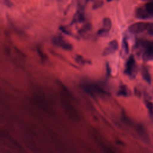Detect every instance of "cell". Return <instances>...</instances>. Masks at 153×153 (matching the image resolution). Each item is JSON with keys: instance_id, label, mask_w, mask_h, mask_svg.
Masks as SVG:
<instances>
[{"instance_id": "4fadbf2b", "label": "cell", "mask_w": 153, "mask_h": 153, "mask_svg": "<svg viewBox=\"0 0 153 153\" xmlns=\"http://www.w3.org/2000/svg\"><path fill=\"white\" fill-rule=\"evenodd\" d=\"M60 30L63 32L66 35H71V32L65 26H61L60 27H59Z\"/></svg>"}, {"instance_id": "9c48e42d", "label": "cell", "mask_w": 153, "mask_h": 153, "mask_svg": "<svg viewBox=\"0 0 153 153\" xmlns=\"http://www.w3.org/2000/svg\"><path fill=\"white\" fill-rule=\"evenodd\" d=\"M103 28L109 30L112 26L111 19L109 18H105L103 20Z\"/></svg>"}, {"instance_id": "8992f818", "label": "cell", "mask_w": 153, "mask_h": 153, "mask_svg": "<svg viewBox=\"0 0 153 153\" xmlns=\"http://www.w3.org/2000/svg\"><path fill=\"white\" fill-rule=\"evenodd\" d=\"M118 48V43L116 40L111 41L104 51V55H108L115 53Z\"/></svg>"}, {"instance_id": "8fae6325", "label": "cell", "mask_w": 153, "mask_h": 153, "mask_svg": "<svg viewBox=\"0 0 153 153\" xmlns=\"http://www.w3.org/2000/svg\"><path fill=\"white\" fill-rule=\"evenodd\" d=\"M123 49L124 52L126 54H127L128 53V45L125 38H124V39L123 41Z\"/></svg>"}, {"instance_id": "d6986e66", "label": "cell", "mask_w": 153, "mask_h": 153, "mask_svg": "<svg viewBox=\"0 0 153 153\" xmlns=\"http://www.w3.org/2000/svg\"><path fill=\"white\" fill-rule=\"evenodd\" d=\"M108 1H112V0H108Z\"/></svg>"}, {"instance_id": "3957f363", "label": "cell", "mask_w": 153, "mask_h": 153, "mask_svg": "<svg viewBox=\"0 0 153 153\" xmlns=\"http://www.w3.org/2000/svg\"><path fill=\"white\" fill-rule=\"evenodd\" d=\"M149 23L146 22H137L131 25L128 27V30L130 32L134 34L140 33L145 30H147Z\"/></svg>"}, {"instance_id": "2e32d148", "label": "cell", "mask_w": 153, "mask_h": 153, "mask_svg": "<svg viewBox=\"0 0 153 153\" xmlns=\"http://www.w3.org/2000/svg\"><path fill=\"white\" fill-rule=\"evenodd\" d=\"M127 94V91L126 90V88H121V90L120 91V94H123V95H124L126 96Z\"/></svg>"}, {"instance_id": "5bb4252c", "label": "cell", "mask_w": 153, "mask_h": 153, "mask_svg": "<svg viewBox=\"0 0 153 153\" xmlns=\"http://www.w3.org/2000/svg\"><path fill=\"white\" fill-rule=\"evenodd\" d=\"M147 32L149 35L153 36V23H149Z\"/></svg>"}, {"instance_id": "7a4b0ae2", "label": "cell", "mask_w": 153, "mask_h": 153, "mask_svg": "<svg viewBox=\"0 0 153 153\" xmlns=\"http://www.w3.org/2000/svg\"><path fill=\"white\" fill-rule=\"evenodd\" d=\"M139 43L143 48L144 58L147 60L153 59V42L143 41Z\"/></svg>"}, {"instance_id": "52a82bcc", "label": "cell", "mask_w": 153, "mask_h": 153, "mask_svg": "<svg viewBox=\"0 0 153 153\" xmlns=\"http://www.w3.org/2000/svg\"><path fill=\"white\" fill-rule=\"evenodd\" d=\"M84 20V14L82 11V9L79 8L76 13L75 14L72 23H76L78 22H82Z\"/></svg>"}, {"instance_id": "7c38bea8", "label": "cell", "mask_w": 153, "mask_h": 153, "mask_svg": "<svg viewBox=\"0 0 153 153\" xmlns=\"http://www.w3.org/2000/svg\"><path fill=\"white\" fill-rule=\"evenodd\" d=\"M90 29V26L89 24H87V25L84 26L79 30V32L81 34H82L83 33H84V32L88 31Z\"/></svg>"}, {"instance_id": "9a60e30c", "label": "cell", "mask_w": 153, "mask_h": 153, "mask_svg": "<svg viewBox=\"0 0 153 153\" xmlns=\"http://www.w3.org/2000/svg\"><path fill=\"white\" fill-rule=\"evenodd\" d=\"M146 105H147V106H148V108L149 109V111L151 112L152 110H153V105L151 103V102H146Z\"/></svg>"}, {"instance_id": "e0dca14e", "label": "cell", "mask_w": 153, "mask_h": 153, "mask_svg": "<svg viewBox=\"0 0 153 153\" xmlns=\"http://www.w3.org/2000/svg\"><path fill=\"white\" fill-rule=\"evenodd\" d=\"M143 1H148L149 2H150V1H153V0H143Z\"/></svg>"}, {"instance_id": "ba28073f", "label": "cell", "mask_w": 153, "mask_h": 153, "mask_svg": "<svg viewBox=\"0 0 153 153\" xmlns=\"http://www.w3.org/2000/svg\"><path fill=\"white\" fill-rule=\"evenodd\" d=\"M142 76L144 78V79L147 81L148 82H150L151 81V77H150V75L149 74V72L148 71V69L145 68H143V69H142Z\"/></svg>"}, {"instance_id": "ac0fdd59", "label": "cell", "mask_w": 153, "mask_h": 153, "mask_svg": "<svg viewBox=\"0 0 153 153\" xmlns=\"http://www.w3.org/2000/svg\"><path fill=\"white\" fill-rule=\"evenodd\" d=\"M89 1H90V0H85V1H86V2H88Z\"/></svg>"}, {"instance_id": "5b68a950", "label": "cell", "mask_w": 153, "mask_h": 153, "mask_svg": "<svg viewBox=\"0 0 153 153\" xmlns=\"http://www.w3.org/2000/svg\"><path fill=\"white\" fill-rule=\"evenodd\" d=\"M135 67H136V63H135L134 58L133 57V56H130L126 65V69H125L126 74L129 75H131L133 74V71H134Z\"/></svg>"}, {"instance_id": "277c9868", "label": "cell", "mask_w": 153, "mask_h": 153, "mask_svg": "<svg viewBox=\"0 0 153 153\" xmlns=\"http://www.w3.org/2000/svg\"><path fill=\"white\" fill-rule=\"evenodd\" d=\"M52 41L55 45L61 47L65 50H71L72 48V45L60 35L53 36Z\"/></svg>"}, {"instance_id": "6da1fadb", "label": "cell", "mask_w": 153, "mask_h": 153, "mask_svg": "<svg viewBox=\"0 0 153 153\" xmlns=\"http://www.w3.org/2000/svg\"><path fill=\"white\" fill-rule=\"evenodd\" d=\"M137 18L148 19L153 17V1L148 2L143 6L137 7L135 11Z\"/></svg>"}, {"instance_id": "30bf717a", "label": "cell", "mask_w": 153, "mask_h": 153, "mask_svg": "<svg viewBox=\"0 0 153 153\" xmlns=\"http://www.w3.org/2000/svg\"><path fill=\"white\" fill-rule=\"evenodd\" d=\"M109 30L108 29H106L105 28H102L100 29L99 30L97 33L100 36H106L108 34H109Z\"/></svg>"}]
</instances>
